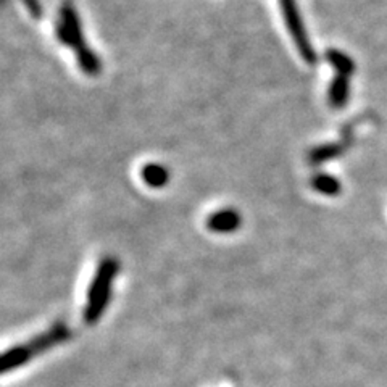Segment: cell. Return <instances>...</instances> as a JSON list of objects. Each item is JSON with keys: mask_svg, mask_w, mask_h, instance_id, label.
<instances>
[{"mask_svg": "<svg viewBox=\"0 0 387 387\" xmlns=\"http://www.w3.org/2000/svg\"><path fill=\"white\" fill-rule=\"evenodd\" d=\"M350 97V78L337 74L329 86L328 102L332 108H344Z\"/></svg>", "mask_w": 387, "mask_h": 387, "instance_id": "cell-6", "label": "cell"}, {"mask_svg": "<svg viewBox=\"0 0 387 387\" xmlns=\"http://www.w3.org/2000/svg\"><path fill=\"white\" fill-rule=\"evenodd\" d=\"M280 5L282 16H284L286 26L289 32H291L299 53H301V57L308 65H315L318 57H316L315 48L312 46V42H310L307 29H305L303 20L301 16V12H299L297 0H280Z\"/></svg>", "mask_w": 387, "mask_h": 387, "instance_id": "cell-4", "label": "cell"}, {"mask_svg": "<svg viewBox=\"0 0 387 387\" xmlns=\"http://www.w3.org/2000/svg\"><path fill=\"white\" fill-rule=\"evenodd\" d=\"M324 58L331 63V67L336 70L337 74L348 76V78H350L353 72H355V62L344 52L336 51V48H328L324 53Z\"/></svg>", "mask_w": 387, "mask_h": 387, "instance_id": "cell-8", "label": "cell"}, {"mask_svg": "<svg viewBox=\"0 0 387 387\" xmlns=\"http://www.w3.org/2000/svg\"><path fill=\"white\" fill-rule=\"evenodd\" d=\"M210 231L218 234L234 232L241 226V215L236 210H221L211 215L206 221Z\"/></svg>", "mask_w": 387, "mask_h": 387, "instance_id": "cell-5", "label": "cell"}, {"mask_svg": "<svg viewBox=\"0 0 387 387\" xmlns=\"http://www.w3.org/2000/svg\"><path fill=\"white\" fill-rule=\"evenodd\" d=\"M68 337H70V331L67 326L57 324L53 326L52 329L44 332V334L37 336L36 339H32L31 342H28V344L18 346L15 348H10L7 352L0 353V374L28 363L29 358L48 350V348L60 344V342L68 339Z\"/></svg>", "mask_w": 387, "mask_h": 387, "instance_id": "cell-2", "label": "cell"}, {"mask_svg": "<svg viewBox=\"0 0 387 387\" xmlns=\"http://www.w3.org/2000/svg\"><path fill=\"white\" fill-rule=\"evenodd\" d=\"M58 36L63 42H67L68 46H73L76 51H78L76 53H79L81 67L84 68V72L87 73L99 72V62H97V58L86 48L83 42V36H81L78 16H76L74 10L70 7V5L63 7L62 10V21H60V26H58Z\"/></svg>", "mask_w": 387, "mask_h": 387, "instance_id": "cell-3", "label": "cell"}, {"mask_svg": "<svg viewBox=\"0 0 387 387\" xmlns=\"http://www.w3.org/2000/svg\"><path fill=\"white\" fill-rule=\"evenodd\" d=\"M119 263L117 258L107 257L100 261L99 268L96 271L94 280L91 282L89 292H87V302L84 308V320L87 324H94L105 312L108 301L112 296V284L118 275Z\"/></svg>", "mask_w": 387, "mask_h": 387, "instance_id": "cell-1", "label": "cell"}, {"mask_svg": "<svg viewBox=\"0 0 387 387\" xmlns=\"http://www.w3.org/2000/svg\"><path fill=\"white\" fill-rule=\"evenodd\" d=\"M310 184H312V188L316 190V192L328 195V197H336V195H339L342 190V184L339 179L326 173L316 174V176L312 178Z\"/></svg>", "mask_w": 387, "mask_h": 387, "instance_id": "cell-9", "label": "cell"}, {"mask_svg": "<svg viewBox=\"0 0 387 387\" xmlns=\"http://www.w3.org/2000/svg\"><path fill=\"white\" fill-rule=\"evenodd\" d=\"M346 147L342 144H323L315 147L313 150H310L308 154V162L312 163V165H321V163H326L329 160H334V158L341 157L344 154Z\"/></svg>", "mask_w": 387, "mask_h": 387, "instance_id": "cell-10", "label": "cell"}, {"mask_svg": "<svg viewBox=\"0 0 387 387\" xmlns=\"http://www.w3.org/2000/svg\"><path fill=\"white\" fill-rule=\"evenodd\" d=\"M140 176H143L147 186L157 189L166 186L168 181H170V173L160 163H147L140 171Z\"/></svg>", "mask_w": 387, "mask_h": 387, "instance_id": "cell-7", "label": "cell"}]
</instances>
